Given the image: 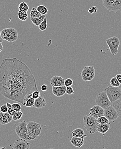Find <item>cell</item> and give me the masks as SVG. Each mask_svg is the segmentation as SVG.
Masks as SVG:
<instances>
[{
	"instance_id": "26",
	"label": "cell",
	"mask_w": 121,
	"mask_h": 149,
	"mask_svg": "<svg viewBox=\"0 0 121 149\" xmlns=\"http://www.w3.org/2000/svg\"><path fill=\"white\" fill-rule=\"evenodd\" d=\"M38 12L42 15H46L48 13V9L44 5H39L36 8Z\"/></svg>"
},
{
	"instance_id": "47",
	"label": "cell",
	"mask_w": 121,
	"mask_h": 149,
	"mask_svg": "<svg viewBox=\"0 0 121 149\" xmlns=\"http://www.w3.org/2000/svg\"><path fill=\"white\" fill-rule=\"evenodd\" d=\"M0 149H7L5 147H0Z\"/></svg>"
},
{
	"instance_id": "16",
	"label": "cell",
	"mask_w": 121,
	"mask_h": 149,
	"mask_svg": "<svg viewBox=\"0 0 121 149\" xmlns=\"http://www.w3.org/2000/svg\"><path fill=\"white\" fill-rule=\"evenodd\" d=\"M66 87L62 86L59 87H53L52 92L53 95L56 97H61L66 94Z\"/></svg>"
},
{
	"instance_id": "35",
	"label": "cell",
	"mask_w": 121,
	"mask_h": 149,
	"mask_svg": "<svg viewBox=\"0 0 121 149\" xmlns=\"http://www.w3.org/2000/svg\"><path fill=\"white\" fill-rule=\"evenodd\" d=\"M66 93L69 95H72L74 94L75 92L71 86L66 87Z\"/></svg>"
},
{
	"instance_id": "7",
	"label": "cell",
	"mask_w": 121,
	"mask_h": 149,
	"mask_svg": "<svg viewBox=\"0 0 121 149\" xmlns=\"http://www.w3.org/2000/svg\"><path fill=\"white\" fill-rule=\"evenodd\" d=\"M15 132L21 139L29 141L27 131V122L25 120L21 121L16 125Z\"/></svg>"
},
{
	"instance_id": "5",
	"label": "cell",
	"mask_w": 121,
	"mask_h": 149,
	"mask_svg": "<svg viewBox=\"0 0 121 149\" xmlns=\"http://www.w3.org/2000/svg\"><path fill=\"white\" fill-rule=\"evenodd\" d=\"M1 36L3 40L9 42H15L18 38L17 31L13 28H6L1 31Z\"/></svg>"
},
{
	"instance_id": "1",
	"label": "cell",
	"mask_w": 121,
	"mask_h": 149,
	"mask_svg": "<svg viewBox=\"0 0 121 149\" xmlns=\"http://www.w3.org/2000/svg\"><path fill=\"white\" fill-rule=\"evenodd\" d=\"M33 75L22 60L16 58L5 59L0 66V93L3 95L10 88Z\"/></svg>"
},
{
	"instance_id": "14",
	"label": "cell",
	"mask_w": 121,
	"mask_h": 149,
	"mask_svg": "<svg viewBox=\"0 0 121 149\" xmlns=\"http://www.w3.org/2000/svg\"><path fill=\"white\" fill-rule=\"evenodd\" d=\"M30 144L24 139L16 140L13 145L12 149H29Z\"/></svg>"
},
{
	"instance_id": "34",
	"label": "cell",
	"mask_w": 121,
	"mask_h": 149,
	"mask_svg": "<svg viewBox=\"0 0 121 149\" xmlns=\"http://www.w3.org/2000/svg\"><path fill=\"white\" fill-rule=\"evenodd\" d=\"M73 85V81L70 78H68L65 80L64 85L66 87L71 86Z\"/></svg>"
},
{
	"instance_id": "11",
	"label": "cell",
	"mask_w": 121,
	"mask_h": 149,
	"mask_svg": "<svg viewBox=\"0 0 121 149\" xmlns=\"http://www.w3.org/2000/svg\"><path fill=\"white\" fill-rule=\"evenodd\" d=\"M104 116L109 122H114L119 118L117 112L112 105L104 109Z\"/></svg>"
},
{
	"instance_id": "42",
	"label": "cell",
	"mask_w": 121,
	"mask_h": 149,
	"mask_svg": "<svg viewBox=\"0 0 121 149\" xmlns=\"http://www.w3.org/2000/svg\"><path fill=\"white\" fill-rule=\"evenodd\" d=\"M116 77L117 79V80L118 81L120 82V84L121 85V74H116Z\"/></svg>"
},
{
	"instance_id": "37",
	"label": "cell",
	"mask_w": 121,
	"mask_h": 149,
	"mask_svg": "<svg viewBox=\"0 0 121 149\" xmlns=\"http://www.w3.org/2000/svg\"><path fill=\"white\" fill-rule=\"evenodd\" d=\"M97 10H98V8L94 6V7H92V8H89V10H88V12L90 14H93L97 13Z\"/></svg>"
},
{
	"instance_id": "6",
	"label": "cell",
	"mask_w": 121,
	"mask_h": 149,
	"mask_svg": "<svg viewBox=\"0 0 121 149\" xmlns=\"http://www.w3.org/2000/svg\"><path fill=\"white\" fill-rule=\"evenodd\" d=\"M104 91L107 94L111 103L121 98V89L119 87L109 86L106 87Z\"/></svg>"
},
{
	"instance_id": "46",
	"label": "cell",
	"mask_w": 121,
	"mask_h": 149,
	"mask_svg": "<svg viewBox=\"0 0 121 149\" xmlns=\"http://www.w3.org/2000/svg\"><path fill=\"white\" fill-rule=\"evenodd\" d=\"M3 41V39L2 38L1 36V31H0V43L2 42Z\"/></svg>"
},
{
	"instance_id": "32",
	"label": "cell",
	"mask_w": 121,
	"mask_h": 149,
	"mask_svg": "<svg viewBox=\"0 0 121 149\" xmlns=\"http://www.w3.org/2000/svg\"><path fill=\"white\" fill-rule=\"evenodd\" d=\"M23 116V113L21 111L16 112L15 115L13 116V120H19L22 118Z\"/></svg>"
},
{
	"instance_id": "38",
	"label": "cell",
	"mask_w": 121,
	"mask_h": 149,
	"mask_svg": "<svg viewBox=\"0 0 121 149\" xmlns=\"http://www.w3.org/2000/svg\"><path fill=\"white\" fill-rule=\"evenodd\" d=\"M4 114H5L6 118H7L8 122V123H10L13 120V116H11L10 114H9L8 113H8H4Z\"/></svg>"
},
{
	"instance_id": "21",
	"label": "cell",
	"mask_w": 121,
	"mask_h": 149,
	"mask_svg": "<svg viewBox=\"0 0 121 149\" xmlns=\"http://www.w3.org/2000/svg\"><path fill=\"white\" fill-rule=\"evenodd\" d=\"M112 106L116 110L119 117L121 119V98L112 103Z\"/></svg>"
},
{
	"instance_id": "17",
	"label": "cell",
	"mask_w": 121,
	"mask_h": 149,
	"mask_svg": "<svg viewBox=\"0 0 121 149\" xmlns=\"http://www.w3.org/2000/svg\"><path fill=\"white\" fill-rule=\"evenodd\" d=\"M46 105V101L42 95H40L39 98L35 100L33 107L37 109H41L45 107Z\"/></svg>"
},
{
	"instance_id": "43",
	"label": "cell",
	"mask_w": 121,
	"mask_h": 149,
	"mask_svg": "<svg viewBox=\"0 0 121 149\" xmlns=\"http://www.w3.org/2000/svg\"><path fill=\"white\" fill-rule=\"evenodd\" d=\"M6 105H7V107H8V109H10L12 108V105H11L10 103H7Z\"/></svg>"
},
{
	"instance_id": "18",
	"label": "cell",
	"mask_w": 121,
	"mask_h": 149,
	"mask_svg": "<svg viewBox=\"0 0 121 149\" xmlns=\"http://www.w3.org/2000/svg\"><path fill=\"white\" fill-rule=\"evenodd\" d=\"M70 142L75 147L81 148L85 143L84 138L79 137H73L70 139Z\"/></svg>"
},
{
	"instance_id": "39",
	"label": "cell",
	"mask_w": 121,
	"mask_h": 149,
	"mask_svg": "<svg viewBox=\"0 0 121 149\" xmlns=\"http://www.w3.org/2000/svg\"><path fill=\"white\" fill-rule=\"evenodd\" d=\"M0 109H1V112H2V113H6L8 112V107L6 105H2Z\"/></svg>"
},
{
	"instance_id": "30",
	"label": "cell",
	"mask_w": 121,
	"mask_h": 149,
	"mask_svg": "<svg viewBox=\"0 0 121 149\" xmlns=\"http://www.w3.org/2000/svg\"><path fill=\"white\" fill-rule=\"evenodd\" d=\"M48 27V23H47V19L46 17L44 18V20L39 25L38 28L39 29L42 31L46 30Z\"/></svg>"
},
{
	"instance_id": "27",
	"label": "cell",
	"mask_w": 121,
	"mask_h": 149,
	"mask_svg": "<svg viewBox=\"0 0 121 149\" xmlns=\"http://www.w3.org/2000/svg\"><path fill=\"white\" fill-rule=\"evenodd\" d=\"M30 15L31 17L32 18H37V17H40L42 15L36 8H32L30 13Z\"/></svg>"
},
{
	"instance_id": "2",
	"label": "cell",
	"mask_w": 121,
	"mask_h": 149,
	"mask_svg": "<svg viewBox=\"0 0 121 149\" xmlns=\"http://www.w3.org/2000/svg\"><path fill=\"white\" fill-rule=\"evenodd\" d=\"M37 90L36 81L33 75L10 88L2 95L6 98L20 102L23 105L26 96Z\"/></svg>"
},
{
	"instance_id": "12",
	"label": "cell",
	"mask_w": 121,
	"mask_h": 149,
	"mask_svg": "<svg viewBox=\"0 0 121 149\" xmlns=\"http://www.w3.org/2000/svg\"><path fill=\"white\" fill-rule=\"evenodd\" d=\"M103 5L109 11H117L121 9V2L110 1H103Z\"/></svg>"
},
{
	"instance_id": "4",
	"label": "cell",
	"mask_w": 121,
	"mask_h": 149,
	"mask_svg": "<svg viewBox=\"0 0 121 149\" xmlns=\"http://www.w3.org/2000/svg\"><path fill=\"white\" fill-rule=\"evenodd\" d=\"M83 121L84 127L88 133L93 134L97 132L99 124L95 118L88 114L83 117Z\"/></svg>"
},
{
	"instance_id": "24",
	"label": "cell",
	"mask_w": 121,
	"mask_h": 149,
	"mask_svg": "<svg viewBox=\"0 0 121 149\" xmlns=\"http://www.w3.org/2000/svg\"><path fill=\"white\" fill-rule=\"evenodd\" d=\"M18 9L19 11L27 12L29 10V7L27 3L25 2H22L18 5Z\"/></svg>"
},
{
	"instance_id": "31",
	"label": "cell",
	"mask_w": 121,
	"mask_h": 149,
	"mask_svg": "<svg viewBox=\"0 0 121 149\" xmlns=\"http://www.w3.org/2000/svg\"><path fill=\"white\" fill-rule=\"evenodd\" d=\"M8 122L6 118L4 113H2L1 112L0 113V124L2 125H4L8 124Z\"/></svg>"
},
{
	"instance_id": "45",
	"label": "cell",
	"mask_w": 121,
	"mask_h": 149,
	"mask_svg": "<svg viewBox=\"0 0 121 149\" xmlns=\"http://www.w3.org/2000/svg\"><path fill=\"white\" fill-rule=\"evenodd\" d=\"M2 43H0V52L3 50V46Z\"/></svg>"
},
{
	"instance_id": "3",
	"label": "cell",
	"mask_w": 121,
	"mask_h": 149,
	"mask_svg": "<svg viewBox=\"0 0 121 149\" xmlns=\"http://www.w3.org/2000/svg\"><path fill=\"white\" fill-rule=\"evenodd\" d=\"M27 127L29 141L36 139L42 132L41 124L36 122H29L27 123Z\"/></svg>"
},
{
	"instance_id": "22",
	"label": "cell",
	"mask_w": 121,
	"mask_h": 149,
	"mask_svg": "<svg viewBox=\"0 0 121 149\" xmlns=\"http://www.w3.org/2000/svg\"><path fill=\"white\" fill-rule=\"evenodd\" d=\"M110 123L107 124H99L97 129V132L101 133L105 136L106 132L109 130L110 128Z\"/></svg>"
},
{
	"instance_id": "40",
	"label": "cell",
	"mask_w": 121,
	"mask_h": 149,
	"mask_svg": "<svg viewBox=\"0 0 121 149\" xmlns=\"http://www.w3.org/2000/svg\"><path fill=\"white\" fill-rule=\"evenodd\" d=\"M16 111L14 110L13 108L11 109H8V113L12 116H14L15 115L16 113Z\"/></svg>"
},
{
	"instance_id": "20",
	"label": "cell",
	"mask_w": 121,
	"mask_h": 149,
	"mask_svg": "<svg viewBox=\"0 0 121 149\" xmlns=\"http://www.w3.org/2000/svg\"><path fill=\"white\" fill-rule=\"evenodd\" d=\"M72 134L73 137H79L84 139L87 137V135H85L84 130L81 128L75 129L73 131Z\"/></svg>"
},
{
	"instance_id": "48",
	"label": "cell",
	"mask_w": 121,
	"mask_h": 149,
	"mask_svg": "<svg viewBox=\"0 0 121 149\" xmlns=\"http://www.w3.org/2000/svg\"></svg>"
},
{
	"instance_id": "13",
	"label": "cell",
	"mask_w": 121,
	"mask_h": 149,
	"mask_svg": "<svg viewBox=\"0 0 121 149\" xmlns=\"http://www.w3.org/2000/svg\"><path fill=\"white\" fill-rule=\"evenodd\" d=\"M89 115L97 120L99 117L104 116V109L98 105H94L90 109Z\"/></svg>"
},
{
	"instance_id": "44",
	"label": "cell",
	"mask_w": 121,
	"mask_h": 149,
	"mask_svg": "<svg viewBox=\"0 0 121 149\" xmlns=\"http://www.w3.org/2000/svg\"><path fill=\"white\" fill-rule=\"evenodd\" d=\"M120 1L121 2V0H103V1Z\"/></svg>"
},
{
	"instance_id": "29",
	"label": "cell",
	"mask_w": 121,
	"mask_h": 149,
	"mask_svg": "<svg viewBox=\"0 0 121 149\" xmlns=\"http://www.w3.org/2000/svg\"><path fill=\"white\" fill-rule=\"evenodd\" d=\"M97 121L99 124H107L109 123V121L105 116H101L97 118Z\"/></svg>"
},
{
	"instance_id": "23",
	"label": "cell",
	"mask_w": 121,
	"mask_h": 149,
	"mask_svg": "<svg viewBox=\"0 0 121 149\" xmlns=\"http://www.w3.org/2000/svg\"><path fill=\"white\" fill-rule=\"evenodd\" d=\"M45 17H46L45 15H42L40 17H37V18L31 17V21L34 25L36 26H38L42 22Z\"/></svg>"
},
{
	"instance_id": "41",
	"label": "cell",
	"mask_w": 121,
	"mask_h": 149,
	"mask_svg": "<svg viewBox=\"0 0 121 149\" xmlns=\"http://www.w3.org/2000/svg\"><path fill=\"white\" fill-rule=\"evenodd\" d=\"M48 86H47V85H46V84H43V85H42L41 87V90L43 91V92H46V91L48 90Z\"/></svg>"
},
{
	"instance_id": "8",
	"label": "cell",
	"mask_w": 121,
	"mask_h": 149,
	"mask_svg": "<svg viewBox=\"0 0 121 149\" xmlns=\"http://www.w3.org/2000/svg\"><path fill=\"white\" fill-rule=\"evenodd\" d=\"M95 103L103 109L112 105V103L104 91L98 94L95 100Z\"/></svg>"
},
{
	"instance_id": "28",
	"label": "cell",
	"mask_w": 121,
	"mask_h": 149,
	"mask_svg": "<svg viewBox=\"0 0 121 149\" xmlns=\"http://www.w3.org/2000/svg\"><path fill=\"white\" fill-rule=\"evenodd\" d=\"M109 83H110V86L114 87H119L121 85L116 77H113L110 79Z\"/></svg>"
},
{
	"instance_id": "9",
	"label": "cell",
	"mask_w": 121,
	"mask_h": 149,
	"mask_svg": "<svg viewBox=\"0 0 121 149\" xmlns=\"http://www.w3.org/2000/svg\"><path fill=\"white\" fill-rule=\"evenodd\" d=\"M106 43L110 49L112 55H116L119 52L120 41L119 38L116 36L112 37L106 40Z\"/></svg>"
},
{
	"instance_id": "10",
	"label": "cell",
	"mask_w": 121,
	"mask_h": 149,
	"mask_svg": "<svg viewBox=\"0 0 121 149\" xmlns=\"http://www.w3.org/2000/svg\"><path fill=\"white\" fill-rule=\"evenodd\" d=\"M81 73L84 81H89L94 79L96 72L93 66H86L83 68Z\"/></svg>"
},
{
	"instance_id": "25",
	"label": "cell",
	"mask_w": 121,
	"mask_h": 149,
	"mask_svg": "<svg viewBox=\"0 0 121 149\" xmlns=\"http://www.w3.org/2000/svg\"><path fill=\"white\" fill-rule=\"evenodd\" d=\"M17 15H18V18L23 21H25L28 19V16L27 12L19 11Z\"/></svg>"
},
{
	"instance_id": "19",
	"label": "cell",
	"mask_w": 121,
	"mask_h": 149,
	"mask_svg": "<svg viewBox=\"0 0 121 149\" xmlns=\"http://www.w3.org/2000/svg\"><path fill=\"white\" fill-rule=\"evenodd\" d=\"M35 99L32 97V93L29 94L25 97L23 106L27 107H31L34 106Z\"/></svg>"
},
{
	"instance_id": "15",
	"label": "cell",
	"mask_w": 121,
	"mask_h": 149,
	"mask_svg": "<svg viewBox=\"0 0 121 149\" xmlns=\"http://www.w3.org/2000/svg\"><path fill=\"white\" fill-rule=\"evenodd\" d=\"M65 79L61 76L55 75L51 79V85L52 87L64 86Z\"/></svg>"
},
{
	"instance_id": "33",
	"label": "cell",
	"mask_w": 121,
	"mask_h": 149,
	"mask_svg": "<svg viewBox=\"0 0 121 149\" xmlns=\"http://www.w3.org/2000/svg\"><path fill=\"white\" fill-rule=\"evenodd\" d=\"M11 105H12V108L15 111H16V112H19V111H21V106L19 103H13V104H11Z\"/></svg>"
},
{
	"instance_id": "36",
	"label": "cell",
	"mask_w": 121,
	"mask_h": 149,
	"mask_svg": "<svg viewBox=\"0 0 121 149\" xmlns=\"http://www.w3.org/2000/svg\"><path fill=\"white\" fill-rule=\"evenodd\" d=\"M40 95H41V94H40V92H39L38 90L34 91L32 93V97L35 100L36 99L38 98H39Z\"/></svg>"
}]
</instances>
